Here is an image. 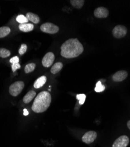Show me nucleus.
Here are the masks:
<instances>
[{"label":"nucleus","instance_id":"f257e3e1","mask_svg":"<svg viewBox=\"0 0 130 147\" xmlns=\"http://www.w3.org/2000/svg\"><path fill=\"white\" fill-rule=\"evenodd\" d=\"M61 49V54L65 58H76L84 51L83 46L77 38L67 40L62 45Z\"/></svg>","mask_w":130,"mask_h":147},{"label":"nucleus","instance_id":"f03ea898","mask_svg":"<svg viewBox=\"0 0 130 147\" xmlns=\"http://www.w3.org/2000/svg\"><path fill=\"white\" fill-rule=\"evenodd\" d=\"M51 101V94L48 91H42L35 98L32 104V109L37 113H43L49 107Z\"/></svg>","mask_w":130,"mask_h":147},{"label":"nucleus","instance_id":"7ed1b4c3","mask_svg":"<svg viewBox=\"0 0 130 147\" xmlns=\"http://www.w3.org/2000/svg\"><path fill=\"white\" fill-rule=\"evenodd\" d=\"M23 87H24V82L23 81H19L15 82L10 85L9 92L12 96H17L22 92Z\"/></svg>","mask_w":130,"mask_h":147},{"label":"nucleus","instance_id":"20e7f679","mask_svg":"<svg viewBox=\"0 0 130 147\" xmlns=\"http://www.w3.org/2000/svg\"><path fill=\"white\" fill-rule=\"evenodd\" d=\"M40 29L42 32L51 34H56L59 30V28L58 26L51 22H46L43 24L41 26Z\"/></svg>","mask_w":130,"mask_h":147},{"label":"nucleus","instance_id":"39448f33","mask_svg":"<svg viewBox=\"0 0 130 147\" xmlns=\"http://www.w3.org/2000/svg\"><path fill=\"white\" fill-rule=\"evenodd\" d=\"M112 33L115 38L120 39L126 35L127 33V28L124 26L118 25L113 28Z\"/></svg>","mask_w":130,"mask_h":147},{"label":"nucleus","instance_id":"423d86ee","mask_svg":"<svg viewBox=\"0 0 130 147\" xmlns=\"http://www.w3.org/2000/svg\"><path fill=\"white\" fill-rule=\"evenodd\" d=\"M55 61V55L53 53L49 52L47 53L43 58L42 63L43 67L48 68L51 67Z\"/></svg>","mask_w":130,"mask_h":147},{"label":"nucleus","instance_id":"0eeeda50","mask_svg":"<svg viewBox=\"0 0 130 147\" xmlns=\"http://www.w3.org/2000/svg\"><path fill=\"white\" fill-rule=\"evenodd\" d=\"M97 132L94 131H90L85 133L82 137V141L86 144H91L97 138Z\"/></svg>","mask_w":130,"mask_h":147},{"label":"nucleus","instance_id":"6e6552de","mask_svg":"<svg viewBox=\"0 0 130 147\" xmlns=\"http://www.w3.org/2000/svg\"><path fill=\"white\" fill-rule=\"evenodd\" d=\"M129 141V138L127 136H122L114 142L113 147H127Z\"/></svg>","mask_w":130,"mask_h":147},{"label":"nucleus","instance_id":"1a4fd4ad","mask_svg":"<svg viewBox=\"0 0 130 147\" xmlns=\"http://www.w3.org/2000/svg\"><path fill=\"white\" fill-rule=\"evenodd\" d=\"M94 15L98 18H107L109 15V11L105 7H100L94 10Z\"/></svg>","mask_w":130,"mask_h":147},{"label":"nucleus","instance_id":"9d476101","mask_svg":"<svg viewBox=\"0 0 130 147\" xmlns=\"http://www.w3.org/2000/svg\"><path fill=\"white\" fill-rule=\"evenodd\" d=\"M128 77V72L126 71L121 70L117 71L113 76V80L115 82H121L124 81Z\"/></svg>","mask_w":130,"mask_h":147},{"label":"nucleus","instance_id":"9b49d317","mask_svg":"<svg viewBox=\"0 0 130 147\" xmlns=\"http://www.w3.org/2000/svg\"><path fill=\"white\" fill-rule=\"evenodd\" d=\"M34 28V26L32 24L25 23V24H21L19 25V29L21 31L28 32L32 31Z\"/></svg>","mask_w":130,"mask_h":147},{"label":"nucleus","instance_id":"f8f14e48","mask_svg":"<svg viewBox=\"0 0 130 147\" xmlns=\"http://www.w3.org/2000/svg\"><path fill=\"white\" fill-rule=\"evenodd\" d=\"M46 81H47L46 77L43 76L39 77L34 82V84H33L34 88L38 89V88H39L43 87L45 85V84L46 83Z\"/></svg>","mask_w":130,"mask_h":147},{"label":"nucleus","instance_id":"ddd939ff","mask_svg":"<svg viewBox=\"0 0 130 147\" xmlns=\"http://www.w3.org/2000/svg\"><path fill=\"white\" fill-rule=\"evenodd\" d=\"M36 96V92L34 91H29L23 98V102L25 104L29 103Z\"/></svg>","mask_w":130,"mask_h":147},{"label":"nucleus","instance_id":"4468645a","mask_svg":"<svg viewBox=\"0 0 130 147\" xmlns=\"http://www.w3.org/2000/svg\"><path fill=\"white\" fill-rule=\"evenodd\" d=\"M26 17L29 21H32L34 24H38L40 21V18L39 16L32 13H28Z\"/></svg>","mask_w":130,"mask_h":147},{"label":"nucleus","instance_id":"2eb2a0df","mask_svg":"<svg viewBox=\"0 0 130 147\" xmlns=\"http://www.w3.org/2000/svg\"><path fill=\"white\" fill-rule=\"evenodd\" d=\"M84 0H70V3L73 7L77 9H80L85 4Z\"/></svg>","mask_w":130,"mask_h":147},{"label":"nucleus","instance_id":"dca6fc26","mask_svg":"<svg viewBox=\"0 0 130 147\" xmlns=\"http://www.w3.org/2000/svg\"><path fill=\"white\" fill-rule=\"evenodd\" d=\"M62 68H63V64L62 63H61V62L56 63L52 67V68L51 69V72L52 74H55L61 71V70L62 69Z\"/></svg>","mask_w":130,"mask_h":147},{"label":"nucleus","instance_id":"f3484780","mask_svg":"<svg viewBox=\"0 0 130 147\" xmlns=\"http://www.w3.org/2000/svg\"><path fill=\"white\" fill-rule=\"evenodd\" d=\"M11 32V29L8 27H0V38L7 36Z\"/></svg>","mask_w":130,"mask_h":147},{"label":"nucleus","instance_id":"a211bd4d","mask_svg":"<svg viewBox=\"0 0 130 147\" xmlns=\"http://www.w3.org/2000/svg\"><path fill=\"white\" fill-rule=\"evenodd\" d=\"M11 55V52L5 48H0V57L5 58H7Z\"/></svg>","mask_w":130,"mask_h":147},{"label":"nucleus","instance_id":"6ab92c4d","mask_svg":"<svg viewBox=\"0 0 130 147\" xmlns=\"http://www.w3.org/2000/svg\"><path fill=\"white\" fill-rule=\"evenodd\" d=\"M35 67H36V64L34 63H30L27 64L25 67V72L27 74L30 73L34 71Z\"/></svg>","mask_w":130,"mask_h":147},{"label":"nucleus","instance_id":"aec40b11","mask_svg":"<svg viewBox=\"0 0 130 147\" xmlns=\"http://www.w3.org/2000/svg\"><path fill=\"white\" fill-rule=\"evenodd\" d=\"M16 20L18 22H19L20 24H25V23H28V22L29 21V20H28V18H27L26 16H24L23 15H19L18 16H17Z\"/></svg>","mask_w":130,"mask_h":147},{"label":"nucleus","instance_id":"412c9836","mask_svg":"<svg viewBox=\"0 0 130 147\" xmlns=\"http://www.w3.org/2000/svg\"><path fill=\"white\" fill-rule=\"evenodd\" d=\"M104 90H105L104 85H103L100 81H98L96 84L95 89H94L95 91L97 92H100L103 91Z\"/></svg>","mask_w":130,"mask_h":147},{"label":"nucleus","instance_id":"4be33fe9","mask_svg":"<svg viewBox=\"0 0 130 147\" xmlns=\"http://www.w3.org/2000/svg\"><path fill=\"white\" fill-rule=\"evenodd\" d=\"M86 95L83 94H77L76 95V98L79 101V104L80 105H83L85 103V100H86Z\"/></svg>","mask_w":130,"mask_h":147},{"label":"nucleus","instance_id":"5701e85b","mask_svg":"<svg viewBox=\"0 0 130 147\" xmlns=\"http://www.w3.org/2000/svg\"><path fill=\"white\" fill-rule=\"evenodd\" d=\"M27 50V45L25 44H22L19 48L18 52H19V54L22 55L26 53Z\"/></svg>","mask_w":130,"mask_h":147},{"label":"nucleus","instance_id":"b1692460","mask_svg":"<svg viewBox=\"0 0 130 147\" xmlns=\"http://www.w3.org/2000/svg\"><path fill=\"white\" fill-rule=\"evenodd\" d=\"M21 68V65L19 63H15V64H12V70L14 72H15L17 69Z\"/></svg>","mask_w":130,"mask_h":147},{"label":"nucleus","instance_id":"393cba45","mask_svg":"<svg viewBox=\"0 0 130 147\" xmlns=\"http://www.w3.org/2000/svg\"><path fill=\"white\" fill-rule=\"evenodd\" d=\"M9 62L12 64H15L19 63V58L17 56L11 58L9 60Z\"/></svg>","mask_w":130,"mask_h":147},{"label":"nucleus","instance_id":"a878e982","mask_svg":"<svg viewBox=\"0 0 130 147\" xmlns=\"http://www.w3.org/2000/svg\"><path fill=\"white\" fill-rule=\"evenodd\" d=\"M28 114H29V113H28V110H27V109H23V115L27 116V115H28Z\"/></svg>","mask_w":130,"mask_h":147},{"label":"nucleus","instance_id":"bb28decb","mask_svg":"<svg viewBox=\"0 0 130 147\" xmlns=\"http://www.w3.org/2000/svg\"><path fill=\"white\" fill-rule=\"evenodd\" d=\"M127 127H128V129L130 130V120H129V121L127 122Z\"/></svg>","mask_w":130,"mask_h":147}]
</instances>
